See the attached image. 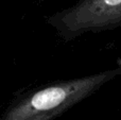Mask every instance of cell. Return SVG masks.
Wrapping results in <instances>:
<instances>
[{
    "instance_id": "obj_1",
    "label": "cell",
    "mask_w": 121,
    "mask_h": 120,
    "mask_svg": "<svg viewBox=\"0 0 121 120\" xmlns=\"http://www.w3.org/2000/svg\"><path fill=\"white\" fill-rule=\"evenodd\" d=\"M120 74L121 66H118L31 89L13 100L0 120H54Z\"/></svg>"
},
{
    "instance_id": "obj_2",
    "label": "cell",
    "mask_w": 121,
    "mask_h": 120,
    "mask_svg": "<svg viewBox=\"0 0 121 120\" xmlns=\"http://www.w3.org/2000/svg\"><path fill=\"white\" fill-rule=\"evenodd\" d=\"M65 42L121 27V0H78L47 19Z\"/></svg>"
}]
</instances>
